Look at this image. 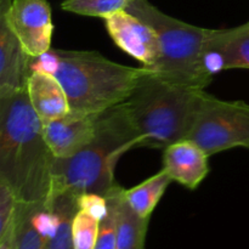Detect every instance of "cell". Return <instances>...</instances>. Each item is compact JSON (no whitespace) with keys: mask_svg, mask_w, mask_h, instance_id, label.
<instances>
[{"mask_svg":"<svg viewBox=\"0 0 249 249\" xmlns=\"http://www.w3.org/2000/svg\"><path fill=\"white\" fill-rule=\"evenodd\" d=\"M79 208L101 221L107 214L108 207H107L106 197L96 194H83L79 196Z\"/></svg>","mask_w":249,"mask_h":249,"instance_id":"obj_22","label":"cell"},{"mask_svg":"<svg viewBox=\"0 0 249 249\" xmlns=\"http://www.w3.org/2000/svg\"><path fill=\"white\" fill-rule=\"evenodd\" d=\"M0 249H17L16 238H15V220L6 233L0 236Z\"/></svg>","mask_w":249,"mask_h":249,"instance_id":"obj_23","label":"cell"},{"mask_svg":"<svg viewBox=\"0 0 249 249\" xmlns=\"http://www.w3.org/2000/svg\"><path fill=\"white\" fill-rule=\"evenodd\" d=\"M204 65L214 74L225 70H249V21L226 29H211Z\"/></svg>","mask_w":249,"mask_h":249,"instance_id":"obj_9","label":"cell"},{"mask_svg":"<svg viewBox=\"0 0 249 249\" xmlns=\"http://www.w3.org/2000/svg\"><path fill=\"white\" fill-rule=\"evenodd\" d=\"M134 147H141V139L123 102L99 114L96 135L87 147L71 158H56L53 190L105 197L117 185V163Z\"/></svg>","mask_w":249,"mask_h":249,"instance_id":"obj_3","label":"cell"},{"mask_svg":"<svg viewBox=\"0 0 249 249\" xmlns=\"http://www.w3.org/2000/svg\"><path fill=\"white\" fill-rule=\"evenodd\" d=\"M0 15L31 57L38 58L50 50L53 23L46 0H0Z\"/></svg>","mask_w":249,"mask_h":249,"instance_id":"obj_7","label":"cell"},{"mask_svg":"<svg viewBox=\"0 0 249 249\" xmlns=\"http://www.w3.org/2000/svg\"><path fill=\"white\" fill-rule=\"evenodd\" d=\"M133 0H65L61 4L63 11L88 17H107L125 11Z\"/></svg>","mask_w":249,"mask_h":249,"instance_id":"obj_18","label":"cell"},{"mask_svg":"<svg viewBox=\"0 0 249 249\" xmlns=\"http://www.w3.org/2000/svg\"><path fill=\"white\" fill-rule=\"evenodd\" d=\"M206 89L175 84L146 68L124 102L141 147L165 148L189 136Z\"/></svg>","mask_w":249,"mask_h":249,"instance_id":"obj_4","label":"cell"},{"mask_svg":"<svg viewBox=\"0 0 249 249\" xmlns=\"http://www.w3.org/2000/svg\"><path fill=\"white\" fill-rule=\"evenodd\" d=\"M123 187L118 184L112 187L106 195L107 214L100 223L95 249H116L117 248V218H118V204Z\"/></svg>","mask_w":249,"mask_h":249,"instance_id":"obj_19","label":"cell"},{"mask_svg":"<svg viewBox=\"0 0 249 249\" xmlns=\"http://www.w3.org/2000/svg\"><path fill=\"white\" fill-rule=\"evenodd\" d=\"M43 202L28 203L18 201L15 215L17 249H45L46 238L38 221V213Z\"/></svg>","mask_w":249,"mask_h":249,"instance_id":"obj_17","label":"cell"},{"mask_svg":"<svg viewBox=\"0 0 249 249\" xmlns=\"http://www.w3.org/2000/svg\"><path fill=\"white\" fill-rule=\"evenodd\" d=\"M125 11L150 24L160 39V65L153 73L168 82L206 89L213 75L204 65L209 28L194 26L160 11L148 0H133Z\"/></svg>","mask_w":249,"mask_h":249,"instance_id":"obj_5","label":"cell"},{"mask_svg":"<svg viewBox=\"0 0 249 249\" xmlns=\"http://www.w3.org/2000/svg\"><path fill=\"white\" fill-rule=\"evenodd\" d=\"M172 179L162 168L158 173L131 189H124V198L143 218H150L167 191Z\"/></svg>","mask_w":249,"mask_h":249,"instance_id":"obj_15","label":"cell"},{"mask_svg":"<svg viewBox=\"0 0 249 249\" xmlns=\"http://www.w3.org/2000/svg\"><path fill=\"white\" fill-rule=\"evenodd\" d=\"M106 31L119 49L155 72L162 50L155 29L128 11H119L105 19Z\"/></svg>","mask_w":249,"mask_h":249,"instance_id":"obj_8","label":"cell"},{"mask_svg":"<svg viewBox=\"0 0 249 249\" xmlns=\"http://www.w3.org/2000/svg\"><path fill=\"white\" fill-rule=\"evenodd\" d=\"M32 67L55 75L72 113L97 114L123 104L138 87L145 67L113 62L97 51L50 49Z\"/></svg>","mask_w":249,"mask_h":249,"instance_id":"obj_2","label":"cell"},{"mask_svg":"<svg viewBox=\"0 0 249 249\" xmlns=\"http://www.w3.org/2000/svg\"><path fill=\"white\" fill-rule=\"evenodd\" d=\"M79 196L68 189L51 191L49 199L55 218V229L45 249H74L73 221L79 211Z\"/></svg>","mask_w":249,"mask_h":249,"instance_id":"obj_14","label":"cell"},{"mask_svg":"<svg viewBox=\"0 0 249 249\" xmlns=\"http://www.w3.org/2000/svg\"><path fill=\"white\" fill-rule=\"evenodd\" d=\"M208 153L190 139L177 141L163 148V169L172 181L196 190L208 177Z\"/></svg>","mask_w":249,"mask_h":249,"instance_id":"obj_11","label":"cell"},{"mask_svg":"<svg viewBox=\"0 0 249 249\" xmlns=\"http://www.w3.org/2000/svg\"><path fill=\"white\" fill-rule=\"evenodd\" d=\"M18 198L9 185L0 181V236L5 235L12 226L16 215Z\"/></svg>","mask_w":249,"mask_h":249,"instance_id":"obj_21","label":"cell"},{"mask_svg":"<svg viewBox=\"0 0 249 249\" xmlns=\"http://www.w3.org/2000/svg\"><path fill=\"white\" fill-rule=\"evenodd\" d=\"M187 139L208 156L236 147L249 148V104L220 100L206 92Z\"/></svg>","mask_w":249,"mask_h":249,"instance_id":"obj_6","label":"cell"},{"mask_svg":"<svg viewBox=\"0 0 249 249\" xmlns=\"http://www.w3.org/2000/svg\"><path fill=\"white\" fill-rule=\"evenodd\" d=\"M150 218H143L136 213L124 198L122 192L117 218V248L143 249Z\"/></svg>","mask_w":249,"mask_h":249,"instance_id":"obj_16","label":"cell"},{"mask_svg":"<svg viewBox=\"0 0 249 249\" xmlns=\"http://www.w3.org/2000/svg\"><path fill=\"white\" fill-rule=\"evenodd\" d=\"M33 57L24 51L17 36L0 15V99L26 90Z\"/></svg>","mask_w":249,"mask_h":249,"instance_id":"obj_12","label":"cell"},{"mask_svg":"<svg viewBox=\"0 0 249 249\" xmlns=\"http://www.w3.org/2000/svg\"><path fill=\"white\" fill-rule=\"evenodd\" d=\"M99 114L70 113L44 124V136L58 160L71 158L87 147L96 135Z\"/></svg>","mask_w":249,"mask_h":249,"instance_id":"obj_10","label":"cell"},{"mask_svg":"<svg viewBox=\"0 0 249 249\" xmlns=\"http://www.w3.org/2000/svg\"><path fill=\"white\" fill-rule=\"evenodd\" d=\"M32 108L43 124L60 119L71 112L67 95L55 75L32 71L26 88Z\"/></svg>","mask_w":249,"mask_h":249,"instance_id":"obj_13","label":"cell"},{"mask_svg":"<svg viewBox=\"0 0 249 249\" xmlns=\"http://www.w3.org/2000/svg\"><path fill=\"white\" fill-rule=\"evenodd\" d=\"M99 219L79 208L73 221L74 249H95L100 230Z\"/></svg>","mask_w":249,"mask_h":249,"instance_id":"obj_20","label":"cell"},{"mask_svg":"<svg viewBox=\"0 0 249 249\" xmlns=\"http://www.w3.org/2000/svg\"><path fill=\"white\" fill-rule=\"evenodd\" d=\"M56 157L26 90L0 99V181L18 201H48Z\"/></svg>","mask_w":249,"mask_h":249,"instance_id":"obj_1","label":"cell"}]
</instances>
